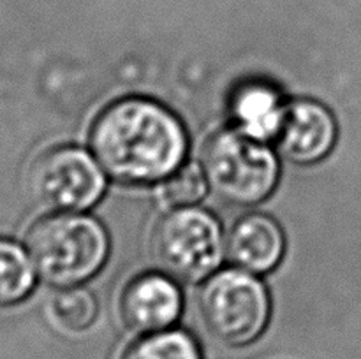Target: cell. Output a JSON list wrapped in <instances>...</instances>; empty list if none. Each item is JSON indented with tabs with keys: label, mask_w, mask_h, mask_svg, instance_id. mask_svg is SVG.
Segmentation results:
<instances>
[{
	"label": "cell",
	"mask_w": 361,
	"mask_h": 359,
	"mask_svg": "<svg viewBox=\"0 0 361 359\" xmlns=\"http://www.w3.org/2000/svg\"><path fill=\"white\" fill-rule=\"evenodd\" d=\"M90 146L102 171L126 185L169 178L187 153V132L169 109L130 97L108 106L90 130Z\"/></svg>",
	"instance_id": "cell-1"
},
{
	"label": "cell",
	"mask_w": 361,
	"mask_h": 359,
	"mask_svg": "<svg viewBox=\"0 0 361 359\" xmlns=\"http://www.w3.org/2000/svg\"><path fill=\"white\" fill-rule=\"evenodd\" d=\"M25 246L35 273L55 287L67 289L92 278L104 266L109 239L95 218L56 211L32 225Z\"/></svg>",
	"instance_id": "cell-2"
},
{
	"label": "cell",
	"mask_w": 361,
	"mask_h": 359,
	"mask_svg": "<svg viewBox=\"0 0 361 359\" xmlns=\"http://www.w3.org/2000/svg\"><path fill=\"white\" fill-rule=\"evenodd\" d=\"M208 187L235 206H252L267 199L279 180V162L264 141L236 127L214 134L203 151Z\"/></svg>",
	"instance_id": "cell-3"
},
{
	"label": "cell",
	"mask_w": 361,
	"mask_h": 359,
	"mask_svg": "<svg viewBox=\"0 0 361 359\" xmlns=\"http://www.w3.org/2000/svg\"><path fill=\"white\" fill-rule=\"evenodd\" d=\"M201 322L229 347H245L263 334L270 320V296L254 275L222 270L207 278L197 296Z\"/></svg>",
	"instance_id": "cell-4"
},
{
	"label": "cell",
	"mask_w": 361,
	"mask_h": 359,
	"mask_svg": "<svg viewBox=\"0 0 361 359\" xmlns=\"http://www.w3.org/2000/svg\"><path fill=\"white\" fill-rule=\"evenodd\" d=\"M152 253L157 266L175 280L185 284L207 280L224 256L221 224L200 208L173 210L155 227Z\"/></svg>",
	"instance_id": "cell-5"
},
{
	"label": "cell",
	"mask_w": 361,
	"mask_h": 359,
	"mask_svg": "<svg viewBox=\"0 0 361 359\" xmlns=\"http://www.w3.org/2000/svg\"><path fill=\"white\" fill-rule=\"evenodd\" d=\"M34 196L46 208L62 213L88 210L102 197V168L85 150L55 148L37 158L30 176Z\"/></svg>",
	"instance_id": "cell-6"
},
{
	"label": "cell",
	"mask_w": 361,
	"mask_h": 359,
	"mask_svg": "<svg viewBox=\"0 0 361 359\" xmlns=\"http://www.w3.org/2000/svg\"><path fill=\"white\" fill-rule=\"evenodd\" d=\"M169 275L147 273L134 278L120 299V313L130 331L140 334L171 329L182 313V292Z\"/></svg>",
	"instance_id": "cell-7"
},
{
	"label": "cell",
	"mask_w": 361,
	"mask_h": 359,
	"mask_svg": "<svg viewBox=\"0 0 361 359\" xmlns=\"http://www.w3.org/2000/svg\"><path fill=\"white\" fill-rule=\"evenodd\" d=\"M337 139V123L323 104L295 101L288 104L275 143L289 160L314 164L326 157Z\"/></svg>",
	"instance_id": "cell-8"
},
{
	"label": "cell",
	"mask_w": 361,
	"mask_h": 359,
	"mask_svg": "<svg viewBox=\"0 0 361 359\" xmlns=\"http://www.w3.org/2000/svg\"><path fill=\"white\" fill-rule=\"evenodd\" d=\"M286 238L281 225L263 213H250L231 227L226 253L236 267L252 275L274 270L284 256Z\"/></svg>",
	"instance_id": "cell-9"
},
{
	"label": "cell",
	"mask_w": 361,
	"mask_h": 359,
	"mask_svg": "<svg viewBox=\"0 0 361 359\" xmlns=\"http://www.w3.org/2000/svg\"><path fill=\"white\" fill-rule=\"evenodd\" d=\"M286 108L288 104H284L279 90L263 81L243 83L231 97V116L236 129L264 143L277 137Z\"/></svg>",
	"instance_id": "cell-10"
},
{
	"label": "cell",
	"mask_w": 361,
	"mask_h": 359,
	"mask_svg": "<svg viewBox=\"0 0 361 359\" xmlns=\"http://www.w3.org/2000/svg\"><path fill=\"white\" fill-rule=\"evenodd\" d=\"M35 267L18 243L0 238V308L23 301L34 289Z\"/></svg>",
	"instance_id": "cell-11"
},
{
	"label": "cell",
	"mask_w": 361,
	"mask_h": 359,
	"mask_svg": "<svg viewBox=\"0 0 361 359\" xmlns=\"http://www.w3.org/2000/svg\"><path fill=\"white\" fill-rule=\"evenodd\" d=\"M122 359H203L197 341L182 329L143 334L129 345Z\"/></svg>",
	"instance_id": "cell-12"
},
{
	"label": "cell",
	"mask_w": 361,
	"mask_h": 359,
	"mask_svg": "<svg viewBox=\"0 0 361 359\" xmlns=\"http://www.w3.org/2000/svg\"><path fill=\"white\" fill-rule=\"evenodd\" d=\"M51 312L56 322L63 329L80 333V331L88 329L95 322L99 306L94 294L88 292L87 289L67 287L66 291L55 296Z\"/></svg>",
	"instance_id": "cell-13"
},
{
	"label": "cell",
	"mask_w": 361,
	"mask_h": 359,
	"mask_svg": "<svg viewBox=\"0 0 361 359\" xmlns=\"http://www.w3.org/2000/svg\"><path fill=\"white\" fill-rule=\"evenodd\" d=\"M207 176L197 164H182L162 187V197L173 206H192L207 194Z\"/></svg>",
	"instance_id": "cell-14"
}]
</instances>
